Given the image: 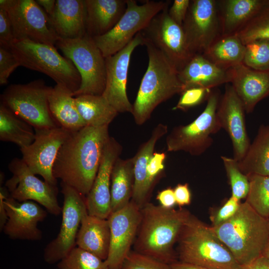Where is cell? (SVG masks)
<instances>
[{
	"label": "cell",
	"instance_id": "obj_33",
	"mask_svg": "<svg viewBox=\"0 0 269 269\" xmlns=\"http://www.w3.org/2000/svg\"><path fill=\"white\" fill-rule=\"evenodd\" d=\"M74 97L78 111L86 126H109L119 113L102 95Z\"/></svg>",
	"mask_w": 269,
	"mask_h": 269
},
{
	"label": "cell",
	"instance_id": "obj_7",
	"mask_svg": "<svg viewBox=\"0 0 269 269\" xmlns=\"http://www.w3.org/2000/svg\"><path fill=\"white\" fill-rule=\"evenodd\" d=\"M78 71L81 85L74 94L102 95L106 83L105 58L93 37L87 33L75 39L59 38L56 45Z\"/></svg>",
	"mask_w": 269,
	"mask_h": 269
},
{
	"label": "cell",
	"instance_id": "obj_40",
	"mask_svg": "<svg viewBox=\"0 0 269 269\" xmlns=\"http://www.w3.org/2000/svg\"><path fill=\"white\" fill-rule=\"evenodd\" d=\"M212 90L195 86L186 88L180 94V99L172 110L186 111L197 106L207 100Z\"/></svg>",
	"mask_w": 269,
	"mask_h": 269
},
{
	"label": "cell",
	"instance_id": "obj_16",
	"mask_svg": "<svg viewBox=\"0 0 269 269\" xmlns=\"http://www.w3.org/2000/svg\"><path fill=\"white\" fill-rule=\"evenodd\" d=\"M35 139L28 146L20 148L23 161L35 175L56 185L57 179L53 174V167L58 151L71 134L61 127L34 130Z\"/></svg>",
	"mask_w": 269,
	"mask_h": 269
},
{
	"label": "cell",
	"instance_id": "obj_29",
	"mask_svg": "<svg viewBox=\"0 0 269 269\" xmlns=\"http://www.w3.org/2000/svg\"><path fill=\"white\" fill-rule=\"evenodd\" d=\"M48 103L51 115L59 127L75 132L86 126L78 111L72 92L65 87L56 84L52 87Z\"/></svg>",
	"mask_w": 269,
	"mask_h": 269
},
{
	"label": "cell",
	"instance_id": "obj_6",
	"mask_svg": "<svg viewBox=\"0 0 269 269\" xmlns=\"http://www.w3.org/2000/svg\"><path fill=\"white\" fill-rule=\"evenodd\" d=\"M20 66L42 73L73 94L81 78L73 63L61 55L54 46L28 40H14L9 47Z\"/></svg>",
	"mask_w": 269,
	"mask_h": 269
},
{
	"label": "cell",
	"instance_id": "obj_51",
	"mask_svg": "<svg viewBox=\"0 0 269 269\" xmlns=\"http://www.w3.org/2000/svg\"><path fill=\"white\" fill-rule=\"evenodd\" d=\"M37 3L44 9L49 16L52 14L55 5V0H36Z\"/></svg>",
	"mask_w": 269,
	"mask_h": 269
},
{
	"label": "cell",
	"instance_id": "obj_20",
	"mask_svg": "<svg viewBox=\"0 0 269 269\" xmlns=\"http://www.w3.org/2000/svg\"><path fill=\"white\" fill-rule=\"evenodd\" d=\"M242 102L230 83L226 84L217 110V117L223 128L228 134L233 145V158L241 160L247 152L251 142L248 135Z\"/></svg>",
	"mask_w": 269,
	"mask_h": 269
},
{
	"label": "cell",
	"instance_id": "obj_15",
	"mask_svg": "<svg viewBox=\"0 0 269 269\" xmlns=\"http://www.w3.org/2000/svg\"><path fill=\"white\" fill-rule=\"evenodd\" d=\"M182 26L190 52L203 54L222 35L217 0H191Z\"/></svg>",
	"mask_w": 269,
	"mask_h": 269
},
{
	"label": "cell",
	"instance_id": "obj_4",
	"mask_svg": "<svg viewBox=\"0 0 269 269\" xmlns=\"http://www.w3.org/2000/svg\"><path fill=\"white\" fill-rule=\"evenodd\" d=\"M144 45L148 57V66L132 113L137 125L148 121L159 104L185 89L179 78L177 69L164 54L148 41L144 40Z\"/></svg>",
	"mask_w": 269,
	"mask_h": 269
},
{
	"label": "cell",
	"instance_id": "obj_37",
	"mask_svg": "<svg viewBox=\"0 0 269 269\" xmlns=\"http://www.w3.org/2000/svg\"><path fill=\"white\" fill-rule=\"evenodd\" d=\"M57 266L58 269H110L105 261L77 246Z\"/></svg>",
	"mask_w": 269,
	"mask_h": 269
},
{
	"label": "cell",
	"instance_id": "obj_34",
	"mask_svg": "<svg viewBox=\"0 0 269 269\" xmlns=\"http://www.w3.org/2000/svg\"><path fill=\"white\" fill-rule=\"evenodd\" d=\"M33 127L2 104L0 105V140L17 144L20 148L34 140Z\"/></svg>",
	"mask_w": 269,
	"mask_h": 269
},
{
	"label": "cell",
	"instance_id": "obj_38",
	"mask_svg": "<svg viewBox=\"0 0 269 269\" xmlns=\"http://www.w3.org/2000/svg\"><path fill=\"white\" fill-rule=\"evenodd\" d=\"M245 46L243 63L255 70L269 71V39L253 40Z\"/></svg>",
	"mask_w": 269,
	"mask_h": 269
},
{
	"label": "cell",
	"instance_id": "obj_44",
	"mask_svg": "<svg viewBox=\"0 0 269 269\" xmlns=\"http://www.w3.org/2000/svg\"><path fill=\"white\" fill-rule=\"evenodd\" d=\"M166 156L164 152H154L148 163L146 168L148 183L151 190L164 170Z\"/></svg>",
	"mask_w": 269,
	"mask_h": 269
},
{
	"label": "cell",
	"instance_id": "obj_19",
	"mask_svg": "<svg viewBox=\"0 0 269 269\" xmlns=\"http://www.w3.org/2000/svg\"><path fill=\"white\" fill-rule=\"evenodd\" d=\"M144 44V40L139 32L124 48L105 58L106 83L102 95L118 113L133 112L127 92L128 70L132 53L136 47Z\"/></svg>",
	"mask_w": 269,
	"mask_h": 269
},
{
	"label": "cell",
	"instance_id": "obj_53",
	"mask_svg": "<svg viewBox=\"0 0 269 269\" xmlns=\"http://www.w3.org/2000/svg\"><path fill=\"white\" fill-rule=\"evenodd\" d=\"M263 256L269 259V245L264 251Z\"/></svg>",
	"mask_w": 269,
	"mask_h": 269
},
{
	"label": "cell",
	"instance_id": "obj_27",
	"mask_svg": "<svg viewBox=\"0 0 269 269\" xmlns=\"http://www.w3.org/2000/svg\"><path fill=\"white\" fill-rule=\"evenodd\" d=\"M223 36L237 34L268 0H217Z\"/></svg>",
	"mask_w": 269,
	"mask_h": 269
},
{
	"label": "cell",
	"instance_id": "obj_41",
	"mask_svg": "<svg viewBox=\"0 0 269 269\" xmlns=\"http://www.w3.org/2000/svg\"><path fill=\"white\" fill-rule=\"evenodd\" d=\"M121 269H170L169 264L135 251H131Z\"/></svg>",
	"mask_w": 269,
	"mask_h": 269
},
{
	"label": "cell",
	"instance_id": "obj_49",
	"mask_svg": "<svg viewBox=\"0 0 269 269\" xmlns=\"http://www.w3.org/2000/svg\"><path fill=\"white\" fill-rule=\"evenodd\" d=\"M243 269H269V259L262 256Z\"/></svg>",
	"mask_w": 269,
	"mask_h": 269
},
{
	"label": "cell",
	"instance_id": "obj_25",
	"mask_svg": "<svg viewBox=\"0 0 269 269\" xmlns=\"http://www.w3.org/2000/svg\"><path fill=\"white\" fill-rule=\"evenodd\" d=\"M168 131L167 126L159 124L153 130L149 138L138 149L134 159V185L132 200L140 208L147 202L151 189L148 183L146 168L157 141Z\"/></svg>",
	"mask_w": 269,
	"mask_h": 269
},
{
	"label": "cell",
	"instance_id": "obj_22",
	"mask_svg": "<svg viewBox=\"0 0 269 269\" xmlns=\"http://www.w3.org/2000/svg\"><path fill=\"white\" fill-rule=\"evenodd\" d=\"M229 83L242 102L245 112L269 96V71L253 69L243 63L228 70Z\"/></svg>",
	"mask_w": 269,
	"mask_h": 269
},
{
	"label": "cell",
	"instance_id": "obj_21",
	"mask_svg": "<svg viewBox=\"0 0 269 269\" xmlns=\"http://www.w3.org/2000/svg\"><path fill=\"white\" fill-rule=\"evenodd\" d=\"M122 146L110 136L103 151L100 165L92 188L86 197L89 215L108 219L111 213V174Z\"/></svg>",
	"mask_w": 269,
	"mask_h": 269
},
{
	"label": "cell",
	"instance_id": "obj_50",
	"mask_svg": "<svg viewBox=\"0 0 269 269\" xmlns=\"http://www.w3.org/2000/svg\"><path fill=\"white\" fill-rule=\"evenodd\" d=\"M170 269H208L193 264L177 261L169 264Z\"/></svg>",
	"mask_w": 269,
	"mask_h": 269
},
{
	"label": "cell",
	"instance_id": "obj_47",
	"mask_svg": "<svg viewBox=\"0 0 269 269\" xmlns=\"http://www.w3.org/2000/svg\"><path fill=\"white\" fill-rule=\"evenodd\" d=\"M173 190L176 204L183 206L190 204L191 194L187 183L178 184Z\"/></svg>",
	"mask_w": 269,
	"mask_h": 269
},
{
	"label": "cell",
	"instance_id": "obj_5",
	"mask_svg": "<svg viewBox=\"0 0 269 269\" xmlns=\"http://www.w3.org/2000/svg\"><path fill=\"white\" fill-rule=\"evenodd\" d=\"M179 261L208 269H243L208 226L191 215L179 236Z\"/></svg>",
	"mask_w": 269,
	"mask_h": 269
},
{
	"label": "cell",
	"instance_id": "obj_39",
	"mask_svg": "<svg viewBox=\"0 0 269 269\" xmlns=\"http://www.w3.org/2000/svg\"><path fill=\"white\" fill-rule=\"evenodd\" d=\"M221 158L229 180L232 196L240 201L247 197L249 192L250 182L248 176L241 171L238 161L233 157L222 156Z\"/></svg>",
	"mask_w": 269,
	"mask_h": 269
},
{
	"label": "cell",
	"instance_id": "obj_3",
	"mask_svg": "<svg viewBox=\"0 0 269 269\" xmlns=\"http://www.w3.org/2000/svg\"><path fill=\"white\" fill-rule=\"evenodd\" d=\"M211 227L243 267L263 256L269 245L268 220L256 212L246 201L240 204L230 219Z\"/></svg>",
	"mask_w": 269,
	"mask_h": 269
},
{
	"label": "cell",
	"instance_id": "obj_13",
	"mask_svg": "<svg viewBox=\"0 0 269 269\" xmlns=\"http://www.w3.org/2000/svg\"><path fill=\"white\" fill-rule=\"evenodd\" d=\"M8 167L12 175L6 181L5 187L10 197L19 202L33 201L50 214H60L62 207L58 203L56 185L37 178L21 159L14 158Z\"/></svg>",
	"mask_w": 269,
	"mask_h": 269
},
{
	"label": "cell",
	"instance_id": "obj_23",
	"mask_svg": "<svg viewBox=\"0 0 269 269\" xmlns=\"http://www.w3.org/2000/svg\"><path fill=\"white\" fill-rule=\"evenodd\" d=\"M49 18L59 38L75 39L87 33L85 0H56Z\"/></svg>",
	"mask_w": 269,
	"mask_h": 269
},
{
	"label": "cell",
	"instance_id": "obj_28",
	"mask_svg": "<svg viewBox=\"0 0 269 269\" xmlns=\"http://www.w3.org/2000/svg\"><path fill=\"white\" fill-rule=\"evenodd\" d=\"M108 219L86 215L82 219L76 238V246L105 261L110 245Z\"/></svg>",
	"mask_w": 269,
	"mask_h": 269
},
{
	"label": "cell",
	"instance_id": "obj_32",
	"mask_svg": "<svg viewBox=\"0 0 269 269\" xmlns=\"http://www.w3.org/2000/svg\"><path fill=\"white\" fill-rule=\"evenodd\" d=\"M245 45L236 34L220 36L203 55L219 68L228 70L243 63Z\"/></svg>",
	"mask_w": 269,
	"mask_h": 269
},
{
	"label": "cell",
	"instance_id": "obj_52",
	"mask_svg": "<svg viewBox=\"0 0 269 269\" xmlns=\"http://www.w3.org/2000/svg\"><path fill=\"white\" fill-rule=\"evenodd\" d=\"M7 216L6 211L3 202L2 195L0 194V230L2 229L7 221Z\"/></svg>",
	"mask_w": 269,
	"mask_h": 269
},
{
	"label": "cell",
	"instance_id": "obj_30",
	"mask_svg": "<svg viewBox=\"0 0 269 269\" xmlns=\"http://www.w3.org/2000/svg\"><path fill=\"white\" fill-rule=\"evenodd\" d=\"M134 185V159L119 157L111 174V213L119 210L132 200Z\"/></svg>",
	"mask_w": 269,
	"mask_h": 269
},
{
	"label": "cell",
	"instance_id": "obj_9",
	"mask_svg": "<svg viewBox=\"0 0 269 269\" xmlns=\"http://www.w3.org/2000/svg\"><path fill=\"white\" fill-rule=\"evenodd\" d=\"M221 97L219 90L212 89L203 111L190 124L173 129L166 139L167 151H184L198 156L211 146V135L221 129L217 117Z\"/></svg>",
	"mask_w": 269,
	"mask_h": 269
},
{
	"label": "cell",
	"instance_id": "obj_12",
	"mask_svg": "<svg viewBox=\"0 0 269 269\" xmlns=\"http://www.w3.org/2000/svg\"><path fill=\"white\" fill-rule=\"evenodd\" d=\"M60 185L64 197L60 229L56 237L44 249V260L49 264L58 263L76 247V238L82 220L88 214L86 197L62 182Z\"/></svg>",
	"mask_w": 269,
	"mask_h": 269
},
{
	"label": "cell",
	"instance_id": "obj_35",
	"mask_svg": "<svg viewBox=\"0 0 269 269\" xmlns=\"http://www.w3.org/2000/svg\"><path fill=\"white\" fill-rule=\"evenodd\" d=\"M250 187L246 202L259 215L269 218V176L247 175Z\"/></svg>",
	"mask_w": 269,
	"mask_h": 269
},
{
	"label": "cell",
	"instance_id": "obj_10",
	"mask_svg": "<svg viewBox=\"0 0 269 269\" xmlns=\"http://www.w3.org/2000/svg\"><path fill=\"white\" fill-rule=\"evenodd\" d=\"M170 2L146 0L138 4L135 0H127L126 10L113 28L103 35L93 37L104 57L114 55L126 46Z\"/></svg>",
	"mask_w": 269,
	"mask_h": 269
},
{
	"label": "cell",
	"instance_id": "obj_8",
	"mask_svg": "<svg viewBox=\"0 0 269 269\" xmlns=\"http://www.w3.org/2000/svg\"><path fill=\"white\" fill-rule=\"evenodd\" d=\"M52 87L42 79L11 84L0 95V104L30 124L34 130L59 127L51 115L48 97Z\"/></svg>",
	"mask_w": 269,
	"mask_h": 269
},
{
	"label": "cell",
	"instance_id": "obj_26",
	"mask_svg": "<svg viewBox=\"0 0 269 269\" xmlns=\"http://www.w3.org/2000/svg\"><path fill=\"white\" fill-rule=\"evenodd\" d=\"M85 3L87 33L92 37L109 31L127 8V0H85Z\"/></svg>",
	"mask_w": 269,
	"mask_h": 269
},
{
	"label": "cell",
	"instance_id": "obj_36",
	"mask_svg": "<svg viewBox=\"0 0 269 269\" xmlns=\"http://www.w3.org/2000/svg\"><path fill=\"white\" fill-rule=\"evenodd\" d=\"M237 34L244 45L257 39H269V0Z\"/></svg>",
	"mask_w": 269,
	"mask_h": 269
},
{
	"label": "cell",
	"instance_id": "obj_42",
	"mask_svg": "<svg viewBox=\"0 0 269 269\" xmlns=\"http://www.w3.org/2000/svg\"><path fill=\"white\" fill-rule=\"evenodd\" d=\"M20 63L10 48L0 46V85L6 84L12 72Z\"/></svg>",
	"mask_w": 269,
	"mask_h": 269
},
{
	"label": "cell",
	"instance_id": "obj_43",
	"mask_svg": "<svg viewBox=\"0 0 269 269\" xmlns=\"http://www.w3.org/2000/svg\"><path fill=\"white\" fill-rule=\"evenodd\" d=\"M240 202L233 196H231L211 217L212 226L220 224L232 217L237 212Z\"/></svg>",
	"mask_w": 269,
	"mask_h": 269
},
{
	"label": "cell",
	"instance_id": "obj_31",
	"mask_svg": "<svg viewBox=\"0 0 269 269\" xmlns=\"http://www.w3.org/2000/svg\"><path fill=\"white\" fill-rule=\"evenodd\" d=\"M238 163L246 175L269 176V126L260 127L245 155Z\"/></svg>",
	"mask_w": 269,
	"mask_h": 269
},
{
	"label": "cell",
	"instance_id": "obj_2",
	"mask_svg": "<svg viewBox=\"0 0 269 269\" xmlns=\"http://www.w3.org/2000/svg\"><path fill=\"white\" fill-rule=\"evenodd\" d=\"M141 213L134 251L167 264L177 261L173 246L191 215L189 211L167 209L148 202Z\"/></svg>",
	"mask_w": 269,
	"mask_h": 269
},
{
	"label": "cell",
	"instance_id": "obj_54",
	"mask_svg": "<svg viewBox=\"0 0 269 269\" xmlns=\"http://www.w3.org/2000/svg\"><path fill=\"white\" fill-rule=\"evenodd\" d=\"M268 222H269V218L268 219Z\"/></svg>",
	"mask_w": 269,
	"mask_h": 269
},
{
	"label": "cell",
	"instance_id": "obj_55",
	"mask_svg": "<svg viewBox=\"0 0 269 269\" xmlns=\"http://www.w3.org/2000/svg\"></svg>",
	"mask_w": 269,
	"mask_h": 269
},
{
	"label": "cell",
	"instance_id": "obj_45",
	"mask_svg": "<svg viewBox=\"0 0 269 269\" xmlns=\"http://www.w3.org/2000/svg\"><path fill=\"white\" fill-rule=\"evenodd\" d=\"M14 41L12 24L8 13L0 8V46L9 48Z\"/></svg>",
	"mask_w": 269,
	"mask_h": 269
},
{
	"label": "cell",
	"instance_id": "obj_14",
	"mask_svg": "<svg viewBox=\"0 0 269 269\" xmlns=\"http://www.w3.org/2000/svg\"><path fill=\"white\" fill-rule=\"evenodd\" d=\"M169 5L157 13L140 33L145 41L162 52L179 71L193 55L188 47L182 26L168 15Z\"/></svg>",
	"mask_w": 269,
	"mask_h": 269
},
{
	"label": "cell",
	"instance_id": "obj_24",
	"mask_svg": "<svg viewBox=\"0 0 269 269\" xmlns=\"http://www.w3.org/2000/svg\"><path fill=\"white\" fill-rule=\"evenodd\" d=\"M178 77L185 89L195 86L213 89L229 83L228 70L219 68L202 54L194 55L178 71Z\"/></svg>",
	"mask_w": 269,
	"mask_h": 269
},
{
	"label": "cell",
	"instance_id": "obj_48",
	"mask_svg": "<svg viewBox=\"0 0 269 269\" xmlns=\"http://www.w3.org/2000/svg\"><path fill=\"white\" fill-rule=\"evenodd\" d=\"M156 199L160 205L165 208H174L176 204L174 190L171 187L159 191L156 195Z\"/></svg>",
	"mask_w": 269,
	"mask_h": 269
},
{
	"label": "cell",
	"instance_id": "obj_1",
	"mask_svg": "<svg viewBox=\"0 0 269 269\" xmlns=\"http://www.w3.org/2000/svg\"><path fill=\"white\" fill-rule=\"evenodd\" d=\"M108 128L86 126L71 132L61 146L53 165L54 177L85 197L92 188L110 137Z\"/></svg>",
	"mask_w": 269,
	"mask_h": 269
},
{
	"label": "cell",
	"instance_id": "obj_11",
	"mask_svg": "<svg viewBox=\"0 0 269 269\" xmlns=\"http://www.w3.org/2000/svg\"><path fill=\"white\" fill-rule=\"evenodd\" d=\"M10 18L14 40H28L55 46L59 39L49 16L34 0H0Z\"/></svg>",
	"mask_w": 269,
	"mask_h": 269
},
{
	"label": "cell",
	"instance_id": "obj_18",
	"mask_svg": "<svg viewBox=\"0 0 269 269\" xmlns=\"http://www.w3.org/2000/svg\"><path fill=\"white\" fill-rule=\"evenodd\" d=\"M7 220L2 229L12 240L39 241L42 232L38 228L39 222L47 216V211L38 203L28 200L18 201L8 195L6 188H0Z\"/></svg>",
	"mask_w": 269,
	"mask_h": 269
},
{
	"label": "cell",
	"instance_id": "obj_46",
	"mask_svg": "<svg viewBox=\"0 0 269 269\" xmlns=\"http://www.w3.org/2000/svg\"><path fill=\"white\" fill-rule=\"evenodd\" d=\"M190 3V0H174L168 9L170 18L180 25H182Z\"/></svg>",
	"mask_w": 269,
	"mask_h": 269
},
{
	"label": "cell",
	"instance_id": "obj_17",
	"mask_svg": "<svg viewBox=\"0 0 269 269\" xmlns=\"http://www.w3.org/2000/svg\"><path fill=\"white\" fill-rule=\"evenodd\" d=\"M141 217V208L132 201L110 214L108 218L110 227V245L105 260L110 269H122L134 243Z\"/></svg>",
	"mask_w": 269,
	"mask_h": 269
}]
</instances>
